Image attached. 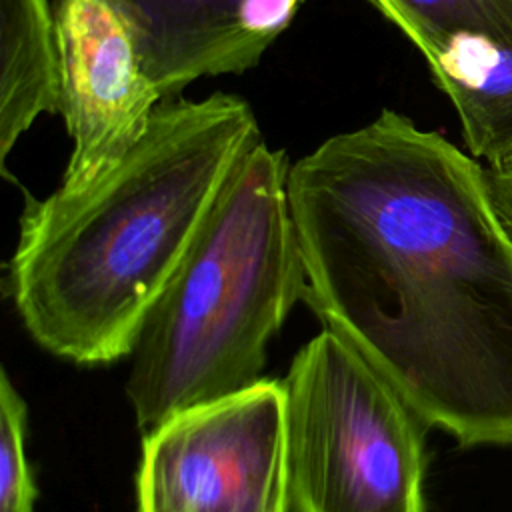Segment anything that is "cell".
I'll use <instances>...</instances> for the list:
<instances>
[{"label":"cell","instance_id":"6da1fadb","mask_svg":"<svg viewBox=\"0 0 512 512\" xmlns=\"http://www.w3.org/2000/svg\"><path fill=\"white\" fill-rule=\"evenodd\" d=\"M304 300L460 446L512 444V236L484 164L384 108L290 164Z\"/></svg>","mask_w":512,"mask_h":512},{"label":"cell","instance_id":"7a4b0ae2","mask_svg":"<svg viewBox=\"0 0 512 512\" xmlns=\"http://www.w3.org/2000/svg\"><path fill=\"white\" fill-rule=\"evenodd\" d=\"M262 140L238 96L172 98L100 180L28 198L6 284L36 344L80 366L130 356L228 176Z\"/></svg>","mask_w":512,"mask_h":512},{"label":"cell","instance_id":"3957f363","mask_svg":"<svg viewBox=\"0 0 512 512\" xmlns=\"http://www.w3.org/2000/svg\"><path fill=\"white\" fill-rule=\"evenodd\" d=\"M290 164L264 140L236 164L148 310L126 382L142 434L262 380L266 346L306 288Z\"/></svg>","mask_w":512,"mask_h":512},{"label":"cell","instance_id":"277c9868","mask_svg":"<svg viewBox=\"0 0 512 512\" xmlns=\"http://www.w3.org/2000/svg\"><path fill=\"white\" fill-rule=\"evenodd\" d=\"M284 390L292 512H426L428 424L346 338L302 346Z\"/></svg>","mask_w":512,"mask_h":512},{"label":"cell","instance_id":"5b68a950","mask_svg":"<svg viewBox=\"0 0 512 512\" xmlns=\"http://www.w3.org/2000/svg\"><path fill=\"white\" fill-rule=\"evenodd\" d=\"M138 512H292L284 380L188 408L144 434Z\"/></svg>","mask_w":512,"mask_h":512},{"label":"cell","instance_id":"8992f818","mask_svg":"<svg viewBox=\"0 0 512 512\" xmlns=\"http://www.w3.org/2000/svg\"><path fill=\"white\" fill-rule=\"evenodd\" d=\"M60 104L72 152L58 192L110 172L146 134L164 96L124 16L106 0H54Z\"/></svg>","mask_w":512,"mask_h":512},{"label":"cell","instance_id":"52a82bcc","mask_svg":"<svg viewBox=\"0 0 512 512\" xmlns=\"http://www.w3.org/2000/svg\"><path fill=\"white\" fill-rule=\"evenodd\" d=\"M128 22L164 100L254 68L308 0H106Z\"/></svg>","mask_w":512,"mask_h":512},{"label":"cell","instance_id":"ba28073f","mask_svg":"<svg viewBox=\"0 0 512 512\" xmlns=\"http://www.w3.org/2000/svg\"><path fill=\"white\" fill-rule=\"evenodd\" d=\"M424 60L458 116L466 150L482 164L512 152V44L484 32H462Z\"/></svg>","mask_w":512,"mask_h":512},{"label":"cell","instance_id":"9c48e42d","mask_svg":"<svg viewBox=\"0 0 512 512\" xmlns=\"http://www.w3.org/2000/svg\"><path fill=\"white\" fill-rule=\"evenodd\" d=\"M54 0H0V164L42 114H58Z\"/></svg>","mask_w":512,"mask_h":512},{"label":"cell","instance_id":"30bf717a","mask_svg":"<svg viewBox=\"0 0 512 512\" xmlns=\"http://www.w3.org/2000/svg\"><path fill=\"white\" fill-rule=\"evenodd\" d=\"M424 56L462 32H484L512 44V24L496 0H364Z\"/></svg>","mask_w":512,"mask_h":512},{"label":"cell","instance_id":"8fae6325","mask_svg":"<svg viewBox=\"0 0 512 512\" xmlns=\"http://www.w3.org/2000/svg\"><path fill=\"white\" fill-rule=\"evenodd\" d=\"M28 408L8 372L0 374V512H34L36 484L26 456Z\"/></svg>","mask_w":512,"mask_h":512},{"label":"cell","instance_id":"7c38bea8","mask_svg":"<svg viewBox=\"0 0 512 512\" xmlns=\"http://www.w3.org/2000/svg\"><path fill=\"white\" fill-rule=\"evenodd\" d=\"M484 170L496 212L512 236V152L484 164Z\"/></svg>","mask_w":512,"mask_h":512},{"label":"cell","instance_id":"4fadbf2b","mask_svg":"<svg viewBox=\"0 0 512 512\" xmlns=\"http://www.w3.org/2000/svg\"><path fill=\"white\" fill-rule=\"evenodd\" d=\"M498 2V6H500V10L504 12V16L510 20V24H512V0H496Z\"/></svg>","mask_w":512,"mask_h":512}]
</instances>
